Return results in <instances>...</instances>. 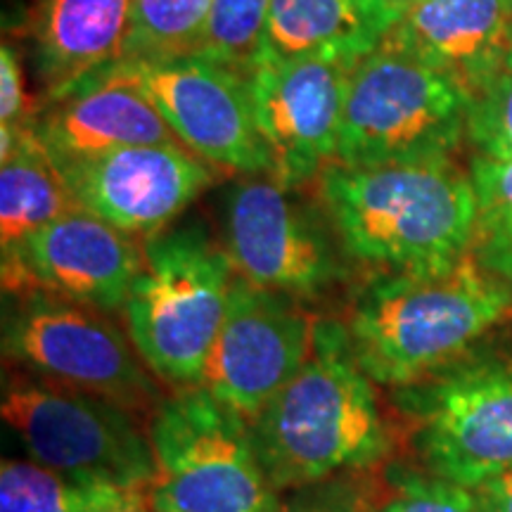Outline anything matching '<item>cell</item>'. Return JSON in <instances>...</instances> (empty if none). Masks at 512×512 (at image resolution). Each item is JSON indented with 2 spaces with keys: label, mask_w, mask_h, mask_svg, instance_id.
I'll list each match as a JSON object with an SVG mask.
<instances>
[{
  "label": "cell",
  "mask_w": 512,
  "mask_h": 512,
  "mask_svg": "<svg viewBox=\"0 0 512 512\" xmlns=\"http://www.w3.org/2000/svg\"><path fill=\"white\" fill-rule=\"evenodd\" d=\"M470 176L477 195L472 256L486 273L512 283V159L475 155Z\"/></svg>",
  "instance_id": "603a6c76"
},
{
  "label": "cell",
  "mask_w": 512,
  "mask_h": 512,
  "mask_svg": "<svg viewBox=\"0 0 512 512\" xmlns=\"http://www.w3.org/2000/svg\"><path fill=\"white\" fill-rule=\"evenodd\" d=\"M0 406L29 460L48 470L131 491H147L157 475L150 434L131 408L29 375L5 382Z\"/></svg>",
  "instance_id": "52a82bcc"
},
{
  "label": "cell",
  "mask_w": 512,
  "mask_h": 512,
  "mask_svg": "<svg viewBox=\"0 0 512 512\" xmlns=\"http://www.w3.org/2000/svg\"><path fill=\"white\" fill-rule=\"evenodd\" d=\"M157 512H283L252 437V422L204 387H181L152 411Z\"/></svg>",
  "instance_id": "5b68a950"
},
{
  "label": "cell",
  "mask_w": 512,
  "mask_h": 512,
  "mask_svg": "<svg viewBox=\"0 0 512 512\" xmlns=\"http://www.w3.org/2000/svg\"><path fill=\"white\" fill-rule=\"evenodd\" d=\"M316 325L299 299L235 278L200 387L254 422L309 361Z\"/></svg>",
  "instance_id": "8fae6325"
},
{
  "label": "cell",
  "mask_w": 512,
  "mask_h": 512,
  "mask_svg": "<svg viewBox=\"0 0 512 512\" xmlns=\"http://www.w3.org/2000/svg\"><path fill=\"white\" fill-rule=\"evenodd\" d=\"M283 512H356V510H354V505L344 501L342 496H337L335 501H330V503H309V505H302V508L283 510Z\"/></svg>",
  "instance_id": "f1b7e54d"
},
{
  "label": "cell",
  "mask_w": 512,
  "mask_h": 512,
  "mask_svg": "<svg viewBox=\"0 0 512 512\" xmlns=\"http://www.w3.org/2000/svg\"><path fill=\"white\" fill-rule=\"evenodd\" d=\"M470 95L425 62L380 46L351 72L335 164L453 157L467 140Z\"/></svg>",
  "instance_id": "8992f818"
},
{
  "label": "cell",
  "mask_w": 512,
  "mask_h": 512,
  "mask_svg": "<svg viewBox=\"0 0 512 512\" xmlns=\"http://www.w3.org/2000/svg\"><path fill=\"white\" fill-rule=\"evenodd\" d=\"M486 512H512V472L484 479L482 484L472 486Z\"/></svg>",
  "instance_id": "83f0119b"
},
{
  "label": "cell",
  "mask_w": 512,
  "mask_h": 512,
  "mask_svg": "<svg viewBox=\"0 0 512 512\" xmlns=\"http://www.w3.org/2000/svg\"><path fill=\"white\" fill-rule=\"evenodd\" d=\"M396 24L384 0H271L261 64L306 57L358 64Z\"/></svg>",
  "instance_id": "d6986e66"
},
{
  "label": "cell",
  "mask_w": 512,
  "mask_h": 512,
  "mask_svg": "<svg viewBox=\"0 0 512 512\" xmlns=\"http://www.w3.org/2000/svg\"><path fill=\"white\" fill-rule=\"evenodd\" d=\"M384 3H387V8L392 10L401 22L403 15H408V12H411L413 8H418V5L425 3V0H384Z\"/></svg>",
  "instance_id": "4dcf8cb0"
},
{
  "label": "cell",
  "mask_w": 512,
  "mask_h": 512,
  "mask_svg": "<svg viewBox=\"0 0 512 512\" xmlns=\"http://www.w3.org/2000/svg\"><path fill=\"white\" fill-rule=\"evenodd\" d=\"M252 437L278 491L330 482L387 458L392 439L375 382L358 366L347 325L318 320L309 361L252 422Z\"/></svg>",
  "instance_id": "7a4b0ae2"
},
{
  "label": "cell",
  "mask_w": 512,
  "mask_h": 512,
  "mask_svg": "<svg viewBox=\"0 0 512 512\" xmlns=\"http://www.w3.org/2000/svg\"><path fill=\"white\" fill-rule=\"evenodd\" d=\"M235 278L226 247L202 223L143 240V266L124 311L128 337L157 380L200 387Z\"/></svg>",
  "instance_id": "277c9868"
},
{
  "label": "cell",
  "mask_w": 512,
  "mask_h": 512,
  "mask_svg": "<svg viewBox=\"0 0 512 512\" xmlns=\"http://www.w3.org/2000/svg\"><path fill=\"white\" fill-rule=\"evenodd\" d=\"M34 114L29 112L24 67L17 50L3 41L0 48V136H19L27 131Z\"/></svg>",
  "instance_id": "4316f807"
},
{
  "label": "cell",
  "mask_w": 512,
  "mask_h": 512,
  "mask_svg": "<svg viewBox=\"0 0 512 512\" xmlns=\"http://www.w3.org/2000/svg\"><path fill=\"white\" fill-rule=\"evenodd\" d=\"M211 0H133L121 60L159 62L197 55Z\"/></svg>",
  "instance_id": "7402d4cb"
},
{
  "label": "cell",
  "mask_w": 512,
  "mask_h": 512,
  "mask_svg": "<svg viewBox=\"0 0 512 512\" xmlns=\"http://www.w3.org/2000/svg\"><path fill=\"white\" fill-rule=\"evenodd\" d=\"M107 512H157V510L147 503L145 491H136V494L124 498V501H121L119 505H114V508Z\"/></svg>",
  "instance_id": "f546056e"
},
{
  "label": "cell",
  "mask_w": 512,
  "mask_h": 512,
  "mask_svg": "<svg viewBox=\"0 0 512 512\" xmlns=\"http://www.w3.org/2000/svg\"><path fill=\"white\" fill-rule=\"evenodd\" d=\"M136 491L102 482H76L34 463L0 465V512H107Z\"/></svg>",
  "instance_id": "44dd1931"
},
{
  "label": "cell",
  "mask_w": 512,
  "mask_h": 512,
  "mask_svg": "<svg viewBox=\"0 0 512 512\" xmlns=\"http://www.w3.org/2000/svg\"><path fill=\"white\" fill-rule=\"evenodd\" d=\"M93 76L126 81L162 114L174 136L219 171L271 176L273 162L256 126L249 81L200 55L119 60Z\"/></svg>",
  "instance_id": "9c48e42d"
},
{
  "label": "cell",
  "mask_w": 512,
  "mask_h": 512,
  "mask_svg": "<svg viewBox=\"0 0 512 512\" xmlns=\"http://www.w3.org/2000/svg\"><path fill=\"white\" fill-rule=\"evenodd\" d=\"M418 446L432 475L463 486L512 472V363H477L415 394Z\"/></svg>",
  "instance_id": "4fadbf2b"
},
{
  "label": "cell",
  "mask_w": 512,
  "mask_h": 512,
  "mask_svg": "<svg viewBox=\"0 0 512 512\" xmlns=\"http://www.w3.org/2000/svg\"><path fill=\"white\" fill-rule=\"evenodd\" d=\"M320 209L347 259L375 275L437 273L472 254L477 195L470 171L446 159L325 166Z\"/></svg>",
  "instance_id": "6da1fadb"
},
{
  "label": "cell",
  "mask_w": 512,
  "mask_h": 512,
  "mask_svg": "<svg viewBox=\"0 0 512 512\" xmlns=\"http://www.w3.org/2000/svg\"><path fill=\"white\" fill-rule=\"evenodd\" d=\"M512 311V290L475 256L437 273L373 275L349 313L358 366L382 387L441 373Z\"/></svg>",
  "instance_id": "3957f363"
},
{
  "label": "cell",
  "mask_w": 512,
  "mask_h": 512,
  "mask_svg": "<svg viewBox=\"0 0 512 512\" xmlns=\"http://www.w3.org/2000/svg\"><path fill=\"white\" fill-rule=\"evenodd\" d=\"M382 46L411 55L477 95L512 50L510 0H425Z\"/></svg>",
  "instance_id": "2e32d148"
},
{
  "label": "cell",
  "mask_w": 512,
  "mask_h": 512,
  "mask_svg": "<svg viewBox=\"0 0 512 512\" xmlns=\"http://www.w3.org/2000/svg\"><path fill=\"white\" fill-rule=\"evenodd\" d=\"M5 313L3 354L34 377L81 389L131 411L164 401L131 337L105 313L46 292L12 294Z\"/></svg>",
  "instance_id": "ba28073f"
},
{
  "label": "cell",
  "mask_w": 512,
  "mask_h": 512,
  "mask_svg": "<svg viewBox=\"0 0 512 512\" xmlns=\"http://www.w3.org/2000/svg\"><path fill=\"white\" fill-rule=\"evenodd\" d=\"M271 0H211L197 55L252 79L264 57Z\"/></svg>",
  "instance_id": "cb8c5ba5"
},
{
  "label": "cell",
  "mask_w": 512,
  "mask_h": 512,
  "mask_svg": "<svg viewBox=\"0 0 512 512\" xmlns=\"http://www.w3.org/2000/svg\"><path fill=\"white\" fill-rule=\"evenodd\" d=\"M387 486L389 496L377 512H486L470 486L411 467H392Z\"/></svg>",
  "instance_id": "484cf974"
},
{
  "label": "cell",
  "mask_w": 512,
  "mask_h": 512,
  "mask_svg": "<svg viewBox=\"0 0 512 512\" xmlns=\"http://www.w3.org/2000/svg\"><path fill=\"white\" fill-rule=\"evenodd\" d=\"M467 140L477 155L512 159V50L467 110Z\"/></svg>",
  "instance_id": "d4e9b609"
},
{
  "label": "cell",
  "mask_w": 512,
  "mask_h": 512,
  "mask_svg": "<svg viewBox=\"0 0 512 512\" xmlns=\"http://www.w3.org/2000/svg\"><path fill=\"white\" fill-rule=\"evenodd\" d=\"M76 207L133 238L162 233L216 183V166L183 143L136 145L55 162Z\"/></svg>",
  "instance_id": "7c38bea8"
},
{
  "label": "cell",
  "mask_w": 512,
  "mask_h": 512,
  "mask_svg": "<svg viewBox=\"0 0 512 512\" xmlns=\"http://www.w3.org/2000/svg\"><path fill=\"white\" fill-rule=\"evenodd\" d=\"M143 266L138 238L76 207L3 256L10 294L46 292L102 313L126 306Z\"/></svg>",
  "instance_id": "9a60e30c"
},
{
  "label": "cell",
  "mask_w": 512,
  "mask_h": 512,
  "mask_svg": "<svg viewBox=\"0 0 512 512\" xmlns=\"http://www.w3.org/2000/svg\"><path fill=\"white\" fill-rule=\"evenodd\" d=\"M31 128L53 162L105 155L121 147L181 143L136 86L110 76H88L60 98L43 102Z\"/></svg>",
  "instance_id": "e0dca14e"
},
{
  "label": "cell",
  "mask_w": 512,
  "mask_h": 512,
  "mask_svg": "<svg viewBox=\"0 0 512 512\" xmlns=\"http://www.w3.org/2000/svg\"><path fill=\"white\" fill-rule=\"evenodd\" d=\"M131 15L133 0H38L29 38L43 102L119 62Z\"/></svg>",
  "instance_id": "ac0fdd59"
},
{
  "label": "cell",
  "mask_w": 512,
  "mask_h": 512,
  "mask_svg": "<svg viewBox=\"0 0 512 512\" xmlns=\"http://www.w3.org/2000/svg\"><path fill=\"white\" fill-rule=\"evenodd\" d=\"M510 10H512V0H510Z\"/></svg>",
  "instance_id": "1f68e13d"
},
{
  "label": "cell",
  "mask_w": 512,
  "mask_h": 512,
  "mask_svg": "<svg viewBox=\"0 0 512 512\" xmlns=\"http://www.w3.org/2000/svg\"><path fill=\"white\" fill-rule=\"evenodd\" d=\"M271 176H247L223 204V247L245 283L313 299L344 275L328 219L290 195Z\"/></svg>",
  "instance_id": "30bf717a"
},
{
  "label": "cell",
  "mask_w": 512,
  "mask_h": 512,
  "mask_svg": "<svg viewBox=\"0 0 512 512\" xmlns=\"http://www.w3.org/2000/svg\"><path fill=\"white\" fill-rule=\"evenodd\" d=\"M72 209V192L29 124L15 150L0 157V252H15L29 235Z\"/></svg>",
  "instance_id": "ffe728a7"
},
{
  "label": "cell",
  "mask_w": 512,
  "mask_h": 512,
  "mask_svg": "<svg viewBox=\"0 0 512 512\" xmlns=\"http://www.w3.org/2000/svg\"><path fill=\"white\" fill-rule=\"evenodd\" d=\"M354 62L306 57L259 64L252 79L256 126L285 188L316 181L337 157L344 100Z\"/></svg>",
  "instance_id": "5bb4252c"
}]
</instances>
